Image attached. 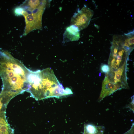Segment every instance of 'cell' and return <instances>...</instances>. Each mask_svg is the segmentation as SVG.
Here are the masks:
<instances>
[{
  "instance_id": "cell-1",
  "label": "cell",
  "mask_w": 134,
  "mask_h": 134,
  "mask_svg": "<svg viewBox=\"0 0 134 134\" xmlns=\"http://www.w3.org/2000/svg\"><path fill=\"white\" fill-rule=\"evenodd\" d=\"M30 70L8 51H0V75L3 83L2 91L13 97L26 91Z\"/></svg>"
},
{
  "instance_id": "cell-5",
  "label": "cell",
  "mask_w": 134,
  "mask_h": 134,
  "mask_svg": "<svg viewBox=\"0 0 134 134\" xmlns=\"http://www.w3.org/2000/svg\"><path fill=\"white\" fill-rule=\"evenodd\" d=\"M93 14V11L84 5L74 14L71 18L70 25L75 26L79 31L82 30L87 27Z\"/></svg>"
},
{
  "instance_id": "cell-7",
  "label": "cell",
  "mask_w": 134,
  "mask_h": 134,
  "mask_svg": "<svg viewBox=\"0 0 134 134\" xmlns=\"http://www.w3.org/2000/svg\"><path fill=\"white\" fill-rule=\"evenodd\" d=\"M100 69L102 72L106 73H108L110 70L108 66L105 64H103L101 66Z\"/></svg>"
},
{
  "instance_id": "cell-2",
  "label": "cell",
  "mask_w": 134,
  "mask_h": 134,
  "mask_svg": "<svg viewBox=\"0 0 134 134\" xmlns=\"http://www.w3.org/2000/svg\"><path fill=\"white\" fill-rule=\"evenodd\" d=\"M27 81L26 91L37 100L52 97L59 98L73 94L69 88L64 89L53 70L49 68L42 70H30Z\"/></svg>"
},
{
  "instance_id": "cell-6",
  "label": "cell",
  "mask_w": 134,
  "mask_h": 134,
  "mask_svg": "<svg viewBox=\"0 0 134 134\" xmlns=\"http://www.w3.org/2000/svg\"><path fill=\"white\" fill-rule=\"evenodd\" d=\"M79 31L77 27L70 25L67 28L63 34V42L78 40L80 37Z\"/></svg>"
},
{
  "instance_id": "cell-3",
  "label": "cell",
  "mask_w": 134,
  "mask_h": 134,
  "mask_svg": "<svg viewBox=\"0 0 134 134\" xmlns=\"http://www.w3.org/2000/svg\"><path fill=\"white\" fill-rule=\"evenodd\" d=\"M46 0H28L17 7L15 13L17 15H23L25 22L24 35L31 32L42 29V18L47 5Z\"/></svg>"
},
{
  "instance_id": "cell-4",
  "label": "cell",
  "mask_w": 134,
  "mask_h": 134,
  "mask_svg": "<svg viewBox=\"0 0 134 134\" xmlns=\"http://www.w3.org/2000/svg\"><path fill=\"white\" fill-rule=\"evenodd\" d=\"M130 53L122 46L111 47L108 65L110 70L105 76L109 82H112L117 77L127 76V64Z\"/></svg>"
}]
</instances>
